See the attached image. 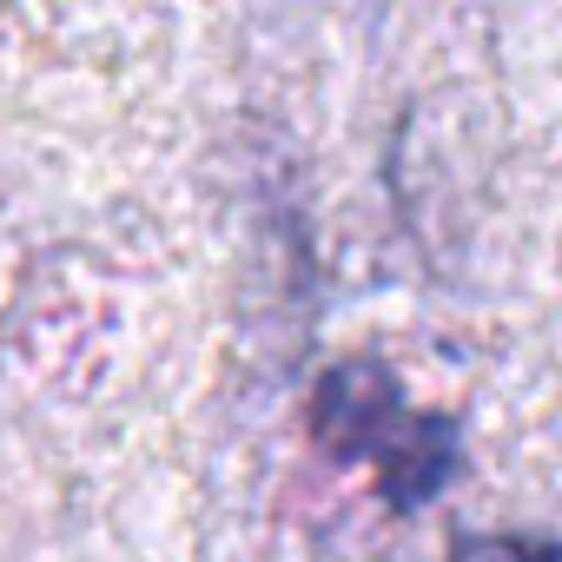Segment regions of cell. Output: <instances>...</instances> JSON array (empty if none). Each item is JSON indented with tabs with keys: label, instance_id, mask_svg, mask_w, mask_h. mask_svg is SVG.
Wrapping results in <instances>:
<instances>
[{
	"label": "cell",
	"instance_id": "obj_1",
	"mask_svg": "<svg viewBox=\"0 0 562 562\" xmlns=\"http://www.w3.org/2000/svg\"><path fill=\"white\" fill-rule=\"evenodd\" d=\"M312 437L331 457L364 463L391 509H417L457 476V424L437 411H417L391 378V364L378 358H345L318 378Z\"/></svg>",
	"mask_w": 562,
	"mask_h": 562
},
{
	"label": "cell",
	"instance_id": "obj_2",
	"mask_svg": "<svg viewBox=\"0 0 562 562\" xmlns=\"http://www.w3.org/2000/svg\"><path fill=\"white\" fill-rule=\"evenodd\" d=\"M457 562H555V549L542 536H470Z\"/></svg>",
	"mask_w": 562,
	"mask_h": 562
}]
</instances>
